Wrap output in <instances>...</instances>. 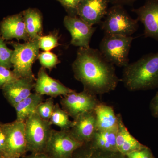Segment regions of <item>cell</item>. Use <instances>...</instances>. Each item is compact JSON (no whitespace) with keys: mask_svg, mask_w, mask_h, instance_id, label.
I'll return each mask as SVG.
<instances>
[{"mask_svg":"<svg viewBox=\"0 0 158 158\" xmlns=\"http://www.w3.org/2000/svg\"><path fill=\"white\" fill-rule=\"evenodd\" d=\"M58 33L52 32L48 35L42 36L39 39L40 48L44 51H49L59 45Z\"/></svg>","mask_w":158,"mask_h":158,"instance_id":"484cf974","label":"cell"},{"mask_svg":"<svg viewBox=\"0 0 158 158\" xmlns=\"http://www.w3.org/2000/svg\"><path fill=\"white\" fill-rule=\"evenodd\" d=\"M69 115L59 104L55 105L52 114L49 122L52 125H55L62 131H69L73 125V121L69 120Z\"/></svg>","mask_w":158,"mask_h":158,"instance_id":"7402d4cb","label":"cell"},{"mask_svg":"<svg viewBox=\"0 0 158 158\" xmlns=\"http://www.w3.org/2000/svg\"></svg>","mask_w":158,"mask_h":158,"instance_id":"f35d334b","label":"cell"},{"mask_svg":"<svg viewBox=\"0 0 158 158\" xmlns=\"http://www.w3.org/2000/svg\"><path fill=\"white\" fill-rule=\"evenodd\" d=\"M151 108L154 114L158 116V92L152 102Z\"/></svg>","mask_w":158,"mask_h":158,"instance_id":"836d02e7","label":"cell"},{"mask_svg":"<svg viewBox=\"0 0 158 158\" xmlns=\"http://www.w3.org/2000/svg\"><path fill=\"white\" fill-rule=\"evenodd\" d=\"M6 135L3 158H19L27 151L25 122L15 121L3 124Z\"/></svg>","mask_w":158,"mask_h":158,"instance_id":"ba28073f","label":"cell"},{"mask_svg":"<svg viewBox=\"0 0 158 158\" xmlns=\"http://www.w3.org/2000/svg\"><path fill=\"white\" fill-rule=\"evenodd\" d=\"M1 36L4 40H31L26 29L22 12L7 16L0 23Z\"/></svg>","mask_w":158,"mask_h":158,"instance_id":"5bb4252c","label":"cell"},{"mask_svg":"<svg viewBox=\"0 0 158 158\" xmlns=\"http://www.w3.org/2000/svg\"><path fill=\"white\" fill-rule=\"evenodd\" d=\"M100 24L105 34L131 36L138 28L137 19L131 17L123 6L113 5Z\"/></svg>","mask_w":158,"mask_h":158,"instance_id":"5b68a950","label":"cell"},{"mask_svg":"<svg viewBox=\"0 0 158 158\" xmlns=\"http://www.w3.org/2000/svg\"><path fill=\"white\" fill-rule=\"evenodd\" d=\"M89 147L78 155L79 158H127L118 152L107 151L96 148L90 142Z\"/></svg>","mask_w":158,"mask_h":158,"instance_id":"603a6c76","label":"cell"},{"mask_svg":"<svg viewBox=\"0 0 158 158\" xmlns=\"http://www.w3.org/2000/svg\"><path fill=\"white\" fill-rule=\"evenodd\" d=\"M38 59L42 67L51 69L59 63L56 55L49 51H45L39 54Z\"/></svg>","mask_w":158,"mask_h":158,"instance_id":"4316f807","label":"cell"},{"mask_svg":"<svg viewBox=\"0 0 158 158\" xmlns=\"http://www.w3.org/2000/svg\"><path fill=\"white\" fill-rule=\"evenodd\" d=\"M121 81L130 91L158 88V52L144 55L123 67Z\"/></svg>","mask_w":158,"mask_h":158,"instance_id":"7a4b0ae2","label":"cell"},{"mask_svg":"<svg viewBox=\"0 0 158 158\" xmlns=\"http://www.w3.org/2000/svg\"><path fill=\"white\" fill-rule=\"evenodd\" d=\"M0 158H3L1 152H0Z\"/></svg>","mask_w":158,"mask_h":158,"instance_id":"e575fe53","label":"cell"},{"mask_svg":"<svg viewBox=\"0 0 158 158\" xmlns=\"http://www.w3.org/2000/svg\"><path fill=\"white\" fill-rule=\"evenodd\" d=\"M134 39L132 36L105 34L99 50L113 65L124 67L129 63V55Z\"/></svg>","mask_w":158,"mask_h":158,"instance_id":"277c9868","label":"cell"},{"mask_svg":"<svg viewBox=\"0 0 158 158\" xmlns=\"http://www.w3.org/2000/svg\"><path fill=\"white\" fill-rule=\"evenodd\" d=\"M110 3L113 5H120L123 6L125 5H131L138 0H109Z\"/></svg>","mask_w":158,"mask_h":158,"instance_id":"1f68e13d","label":"cell"},{"mask_svg":"<svg viewBox=\"0 0 158 158\" xmlns=\"http://www.w3.org/2000/svg\"><path fill=\"white\" fill-rule=\"evenodd\" d=\"M34 88L36 93L52 98L61 95L65 96L73 91L59 81L50 77L45 69L43 67L40 69Z\"/></svg>","mask_w":158,"mask_h":158,"instance_id":"9a60e30c","label":"cell"},{"mask_svg":"<svg viewBox=\"0 0 158 158\" xmlns=\"http://www.w3.org/2000/svg\"><path fill=\"white\" fill-rule=\"evenodd\" d=\"M96 116V131L114 129L118 128V116L113 108L102 103H98L94 110Z\"/></svg>","mask_w":158,"mask_h":158,"instance_id":"ac0fdd59","label":"cell"},{"mask_svg":"<svg viewBox=\"0 0 158 158\" xmlns=\"http://www.w3.org/2000/svg\"><path fill=\"white\" fill-rule=\"evenodd\" d=\"M73 121V125L69 131L72 135L84 144L92 141L96 131V116L94 110L83 113Z\"/></svg>","mask_w":158,"mask_h":158,"instance_id":"4fadbf2b","label":"cell"},{"mask_svg":"<svg viewBox=\"0 0 158 158\" xmlns=\"http://www.w3.org/2000/svg\"><path fill=\"white\" fill-rule=\"evenodd\" d=\"M109 4V0H82L77 15L90 26L100 24L107 12Z\"/></svg>","mask_w":158,"mask_h":158,"instance_id":"7c38bea8","label":"cell"},{"mask_svg":"<svg viewBox=\"0 0 158 158\" xmlns=\"http://www.w3.org/2000/svg\"><path fill=\"white\" fill-rule=\"evenodd\" d=\"M82 0H59L62 6L71 16H78L77 15L78 7Z\"/></svg>","mask_w":158,"mask_h":158,"instance_id":"f1b7e54d","label":"cell"},{"mask_svg":"<svg viewBox=\"0 0 158 158\" xmlns=\"http://www.w3.org/2000/svg\"><path fill=\"white\" fill-rule=\"evenodd\" d=\"M131 11L144 25V37L158 41V0H145L143 6Z\"/></svg>","mask_w":158,"mask_h":158,"instance_id":"8fae6325","label":"cell"},{"mask_svg":"<svg viewBox=\"0 0 158 158\" xmlns=\"http://www.w3.org/2000/svg\"><path fill=\"white\" fill-rule=\"evenodd\" d=\"M36 80L31 78H19L3 87V94L10 104L14 107L17 104L28 97L34 88Z\"/></svg>","mask_w":158,"mask_h":158,"instance_id":"2e32d148","label":"cell"},{"mask_svg":"<svg viewBox=\"0 0 158 158\" xmlns=\"http://www.w3.org/2000/svg\"><path fill=\"white\" fill-rule=\"evenodd\" d=\"M2 123H0V127L1 126V125H2Z\"/></svg>","mask_w":158,"mask_h":158,"instance_id":"8d00e7d4","label":"cell"},{"mask_svg":"<svg viewBox=\"0 0 158 158\" xmlns=\"http://www.w3.org/2000/svg\"><path fill=\"white\" fill-rule=\"evenodd\" d=\"M43 101L42 95L32 93L27 98L20 102L14 107L18 121H26L31 115L36 113L37 107Z\"/></svg>","mask_w":158,"mask_h":158,"instance_id":"ffe728a7","label":"cell"},{"mask_svg":"<svg viewBox=\"0 0 158 158\" xmlns=\"http://www.w3.org/2000/svg\"><path fill=\"white\" fill-rule=\"evenodd\" d=\"M63 23L71 36V44L79 48H87L90 47V40L96 27L88 24L78 16L66 15Z\"/></svg>","mask_w":158,"mask_h":158,"instance_id":"30bf717a","label":"cell"},{"mask_svg":"<svg viewBox=\"0 0 158 158\" xmlns=\"http://www.w3.org/2000/svg\"><path fill=\"white\" fill-rule=\"evenodd\" d=\"M49 121L43 120L36 113L25 121L27 151L44 152L52 129Z\"/></svg>","mask_w":158,"mask_h":158,"instance_id":"8992f818","label":"cell"},{"mask_svg":"<svg viewBox=\"0 0 158 158\" xmlns=\"http://www.w3.org/2000/svg\"><path fill=\"white\" fill-rule=\"evenodd\" d=\"M117 116L118 125L116 144L118 152L123 155L127 156L130 153L147 147L141 144L130 134L125 126L120 114Z\"/></svg>","mask_w":158,"mask_h":158,"instance_id":"e0dca14e","label":"cell"},{"mask_svg":"<svg viewBox=\"0 0 158 158\" xmlns=\"http://www.w3.org/2000/svg\"><path fill=\"white\" fill-rule=\"evenodd\" d=\"M75 158H79V157H78V156H77Z\"/></svg>","mask_w":158,"mask_h":158,"instance_id":"d590c367","label":"cell"},{"mask_svg":"<svg viewBox=\"0 0 158 158\" xmlns=\"http://www.w3.org/2000/svg\"><path fill=\"white\" fill-rule=\"evenodd\" d=\"M55 105L53 98H50L45 102H42L40 104L36 110V113L43 120L49 121L53 112Z\"/></svg>","mask_w":158,"mask_h":158,"instance_id":"d4e9b609","label":"cell"},{"mask_svg":"<svg viewBox=\"0 0 158 158\" xmlns=\"http://www.w3.org/2000/svg\"><path fill=\"white\" fill-rule=\"evenodd\" d=\"M118 128L114 129L96 131L90 142L95 147L107 151L118 152L116 139Z\"/></svg>","mask_w":158,"mask_h":158,"instance_id":"44dd1931","label":"cell"},{"mask_svg":"<svg viewBox=\"0 0 158 158\" xmlns=\"http://www.w3.org/2000/svg\"><path fill=\"white\" fill-rule=\"evenodd\" d=\"M18 78L13 70L0 65V89Z\"/></svg>","mask_w":158,"mask_h":158,"instance_id":"83f0119b","label":"cell"},{"mask_svg":"<svg viewBox=\"0 0 158 158\" xmlns=\"http://www.w3.org/2000/svg\"><path fill=\"white\" fill-rule=\"evenodd\" d=\"M61 100L62 109L74 119L83 113L94 110L98 103L95 95L84 90L81 92L73 90Z\"/></svg>","mask_w":158,"mask_h":158,"instance_id":"9c48e42d","label":"cell"},{"mask_svg":"<svg viewBox=\"0 0 158 158\" xmlns=\"http://www.w3.org/2000/svg\"><path fill=\"white\" fill-rule=\"evenodd\" d=\"M26 29L31 40H39L42 36L43 16L35 8H29L23 11Z\"/></svg>","mask_w":158,"mask_h":158,"instance_id":"d6986e66","label":"cell"},{"mask_svg":"<svg viewBox=\"0 0 158 158\" xmlns=\"http://www.w3.org/2000/svg\"><path fill=\"white\" fill-rule=\"evenodd\" d=\"M6 135L5 129L2 124L0 127V152L2 156L6 148Z\"/></svg>","mask_w":158,"mask_h":158,"instance_id":"4dcf8cb0","label":"cell"},{"mask_svg":"<svg viewBox=\"0 0 158 158\" xmlns=\"http://www.w3.org/2000/svg\"><path fill=\"white\" fill-rule=\"evenodd\" d=\"M13 48L11 58L13 71L18 78H31L36 79L32 71V66L39 55V40H34L24 43L9 42Z\"/></svg>","mask_w":158,"mask_h":158,"instance_id":"3957f363","label":"cell"},{"mask_svg":"<svg viewBox=\"0 0 158 158\" xmlns=\"http://www.w3.org/2000/svg\"><path fill=\"white\" fill-rule=\"evenodd\" d=\"M22 158H51L44 152L31 153L29 155L23 156Z\"/></svg>","mask_w":158,"mask_h":158,"instance_id":"d6a6232c","label":"cell"},{"mask_svg":"<svg viewBox=\"0 0 158 158\" xmlns=\"http://www.w3.org/2000/svg\"><path fill=\"white\" fill-rule=\"evenodd\" d=\"M57 1H58V2H59V0H57Z\"/></svg>","mask_w":158,"mask_h":158,"instance_id":"74e56055","label":"cell"},{"mask_svg":"<svg viewBox=\"0 0 158 158\" xmlns=\"http://www.w3.org/2000/svg\"><path fill=\"white\" fill-rule=\"evenodd\" d=\"M127 158H153L148 148L130 153L126 156Z\"/></svg>","mask_w":158,"mask_h":158,"instance_id":"f546056e","label":"cell"},{"mask_svg":"<svg viewBox=\"0 0 158 158\" xmlns=\"http://www.w3.org/2000/svg\"><path fill=\"white\" fill-rule=\"evenodd\" d=\"M5 40L0 35V65L10 69L13 67L11 58L13 50L7 47Z\"/></svg>","mask_w":158,"mask_h":158,"instance_id":"cb8c5ba5","label":"cell"},{"mask_svg":"<svg viewBox=\"0 0 158 158\" xmlns=\"http://www.w3.org/2000/svg\"><path fill=\"white\" fill-rule=\"evenodd\" d=\"M84 144L69 131L52 129L44 152L51 158H72L75 152Z\"/></svg>","mask_w":158,"mask_h":158,"instance_id":"52a82bcc","label":"cell"},{"mask_svg":"<svg viewBox=\"0 0 158 158\" xmlns=\"http://www.w3.org/2000/svg\"><path fill=\"white\" fill-rule=\"evenodd\" d=\"M72 66L75 78L83 84L84 90L94 95L113 91L119 82L115 65L98 49L79 48Z\"/></svg>","mask_w":158,"mask_h":158,"instance_id":"6da1fadb","label":"cell"}]
</instances>
